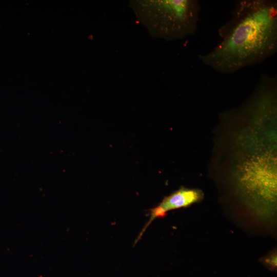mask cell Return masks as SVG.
Returning <instances> with one entry per match:
<instances>
[{
    "label": "cell",
    "instance_id": "cell-1",
    "mask_svg": "<svg viewBox=\"0 0 277 277\" xmlns=\"http://www.w3.org/2000/svg\"><path fill=\"white\" fill-rule=\"evenodd\" d=\"M222 41L200 61L222 74L264 62L277 52V1L240 0L218 31Z\"/></svg>",
    "mask_w": 277,
    "mask_h": 277
},
{
    "label": "cell",
    "instance_id": "cell-2",
    "mask_svg": "<svg viewBox=\"0 0 277 277\" xmlns=\"http://www.w3.org/2000/svg\"><path fill=\"white\" fill-rule=\"evenodd\" d=\"M130 6L154 37L173 41L196 31L201 10L197 0H133Z\"/></svg>",
    "mask_w": 277,
    "mask_h": 277
},
{
    "label": "cell",
    "instance_id": "cell-3",
    "mask_svg": "<svg viewBox=\"0 0 277 277\" xmlns=\"http://www.w3.org/2000/svg\"><path fill=\"white\" fill-rule=\"evenodd\" d=\"M267 157H260L247 162L243 168L241 183L247 191L265 201H275L276 177Z\"/></svg>",
    "mask_w": 277,
    "mask_h": 277
},
{
    "label": "cell",
    "instance_id": "cell-4",
    "mask_svg": "<svg viewBox=\"0 0 277 277\" xmlns=\"http://www.w3.org/2000/svg\"><path fill=\"white\" fill-rule=\"evenodd\" d=\"M203 197V193L201 190L186 187H181L165 197L157 206L150 209L149 219L142 229L135 243L141 238L147 228L154 220L165 217L169 211L187 207L201 202Z\"/></svg>",
    "mask_w": 277,
    "mask_h": 277
},
{
    "label": "cell",
    "instance_id": "cell-5",
    "mask_svg": "<svg viewBox=\"0 0 277 277\" xmlns=\"http://www.w3.org/2000/svg\"><path fill=\"white\" fill-rule=\"evenodd\" d=\"M262 263L270 270L275 271L277 267L276 251H273L261 259Z\"/></svg>",
    "mask_w": 277,
    "mask_h": 277
}]
</instances>
